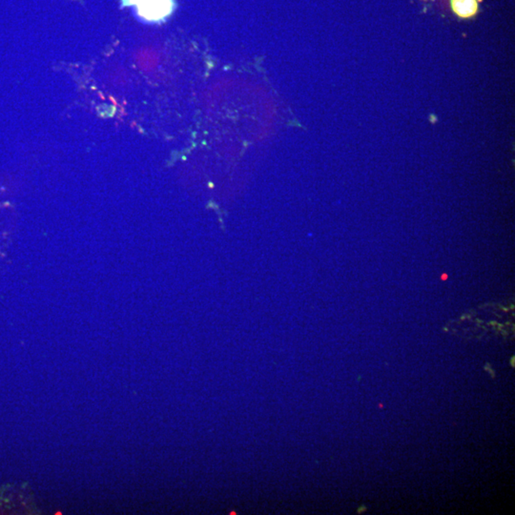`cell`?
<instances>
[{"instance_id": "obj_1", "label": "cell", "mask_w": 515, "mask_h": 515, "mask_svg": "<svg viewBox=\"0 0 515 515\" xmlns=\"http://www.w3.org/2000/svg\"><path fill=\"white\" fill-rule=\"evenodd\" d=\"M126 6H135L139 16L148 22L164 21L174 10V0H122Z\"/></svg>"}, {"instance_id": "obj_3", "label": "cell", "mask_w": 515, "mask_h": 515, "mask_svg": "<svg viewBox=\"0 0 515 515\" xmlns=\"http://www.w3.org/2000/svg\"><path fill=\"white\" fill-rule=\"evenodd\" d=\"M486 369H487V370H489V372L491 373V376H492V377H494V372H493V371H492V370L490 369V368H489V366H488V365H487V367H486Z\"/></svg>"}, {"instance_id": "obj_2", "label": "cell", "mask_w": 515, "mask_h": 515, "mask_svg": "<svg viewBox=\"0 0 515 515\" xmlns=\"http://www.w3.org/2000/svg\"><path fill=\"white\" fill-rule=\"evenodd\" d=\"M451 7L460 17L468 18L477 13L478 3L476 0H451Z\"/></svg>"}]
</instances>
